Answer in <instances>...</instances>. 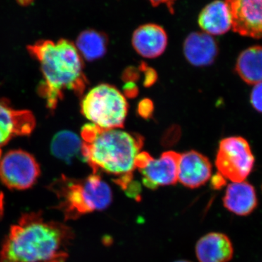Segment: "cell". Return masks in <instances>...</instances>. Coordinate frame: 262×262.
Wrapping results in <instances>:
<instances>
[{"label": "cell", "instance_id": "1", "mask_svg": "<svg viewBox=\"0 0 262 262\" xmlns=\"http://www.w3.org/2000/svg\"><path fill=\"white\" fill-rule=\"evenodd\" d=\"M82 157L92 168L113 177V181L129 195L136 196L133 187L135 160L141 152L144 139L118 129H103L93 123L81 130Z\"/></svg>", "mask_w": 262, "mask_h": 262}, {"label": "cell", "instance_id": "2", "mask_svg": "<svg viewBox=\"0 0 262 262\" xmlns=\"http://www.w3.org/2000/svg\"><path fill=\"white\" fill-rule=\"evenodd\" d=\"M75 238L69 226L45 220L42 212L24 213L10 227L0 249V262H48L69 256Z\"/></svg>", "mask_w": 262, "mask_h": 262}, {"label": "cell", "instance_id": "3", "mask_svg": "<svg viewBox=\"0 0 262 262\" xmlns=\"http://www.w3.org/2000/svg\"><path fill=\"white\" fill-rule=\"evenodd\" d=\"M27 50L40 65L42 80L38 94L48 110L54 111L67 91L82 96L89 82L84 75L83 58L72 41L39 40Z\"/></svg>", "mask_w": 262, "mask_h": 262}, {"label": "cell", "instance_id": "4", "mask_svg": "<svg viewBox=\"0 0 262 262\" xmlns=\"http://www.w3.org/2000/svg\"><path fill=\"white\" fill-rule=\"evenodd\" d=\"M48 189L56 194L58 203L53 208L61 212L65 221L76 220L88 213L106 209L113 199L110 185L97 173L82 179L62 175Z\"/></svg>", "mask_w": 262, "mask_h": 262}, {"label": "cell", "instance_id": "5", "mask_svg": "<svg viewBox=\"0 0 262 262\" xmlns=\"http://www.w3.org/2000/svg\"><path fill=\"white\" fill-rule=\"evenodd\" d=\"M128 104L124 95L108 84L90 90L81 102V113L94 125L103 129L122 128Z\"/></svg>", "mask_w": 262, "mask_h": 262}, {"label": "cell", "instance_id": "6", "mask_svg": "<svg viewBox=\"0 0 262 262\" xmlns=\"http://www.w3.org/2000/svg\"><path fill=\"white\" fill-rule=\"evenodd\" d=\"M255 159L244 138L232 136L220 141L215 158L219 173L232 182H242L251 173Z\"/></svg>", "mask_w": 262, "mask_h": 262}, {"label": "cell", "instance_id": "7", "mask_svg": "<svg viewBox=\"0 0 262 262\" xmlns=\"http://www.w3.org/2000/svg\"><path fill=\"white\" fill-rule=\"evenodd\" d=\"M40 173V167L34 157L24 150H11L0 159V181L8 189H30Z\"/></svg>", "mask_w": 262, "mask_h": 262}, {"label": "cell", "instance_id": "8", "mask_svg": "<svg viewBox=\"0 0 262 262\" xmlns=\"http://www.w3.org/2000/svg\"><path fill=\"white\" fill-rule=\"evenodd\" d=\"M180 157L179 153L168 151L156 160L145 151L139 153L136 158L135 167L142 175L144 185L156 189L177 184Z\"/></svg>", "mask_w": 262, "mask_h": 262}, {"label": "cell", "instance_id": "9", "mask_svg": "<svg viewBox=\"0 0 262 262\" xmlns=\"http://www.w3.org/2000/svg\"><path fill=\"white\" fill-rule=\"evenodd\" d=\"M232 29L244 37L262 38V0H225Z\"/></svg>", "mask_w": 262, "mask_h": 262}, {"label": "cell", "instance_id": "10", "mask_svg": "<svg viewBox=\"0 0 262 262\" xmlns=\"http://www.w3.org/2000/svg\"><path fill=\"white\" fill-rule=\"evenodd\" d=\"M36 126L34 114L15 110L0 98V149L17 136H29Z\"/></svg>", "mask_w": 262, "mask_h": 262}, {"label": "cell", "instance_id": "11", "mask_svg": "<svg viewBox=\"0 0 262 262\" xmlns=\"http://www.w3.org/2000/svg\"><path fill=\"white\" fill-rule=\"evenodd\" d=\"M211 162L196 151L181 155L179 163L178 182L184 187L196 189L208 182L211 177Z\"/></svg>", "mask_w": 262, "mask_h": 262}, {"label": "cell", "instance_id": "12", "mask_svg": "<svg viewBox=\"0 0 262 262\" xmlns=\"http://www.w3.org/2000/svg\"><path fill=\"white\" fill-rule=\"evenodd\" d=\"M132 45L134 50L144 58H158L166 49L168 35L161 26L143 24L134 31Z\"/></svg>", "mask_w": 262, "mask_h": 262}, {"label": "cell", "instance_id": "13", "mask_svg": "<svg viewBox=\"0 0 262 262\" xmlns=\"http://www.w3.org/2000/svg\"><path fill=\"white\" fill-rule=\"evenodd\" d=\"M183 49L187 61L195 67L211 65L219 53L214 38L204 32L189 34L184 40Z\"/></svg>", "mask_w": 262, "mask_h": 262}, {"label": "cell", "instance_id": "14", "mask_svg": "<svg viewBox=\"0 0 262 262\" xmlns=\"http://www.w3.org/2000/svg\"><path fill=\"white\" fill-rule=\"evenodd\" d=\"M195 253L199 262H229L233 257V245L225 234L211 232L198 241Z\"/></svg>", "mask_w": 262, "mask_h": 262}, {"label": "cell", "instance_id": "15", "mask_svg": "<svg viewBox=\"0 0 262 262\" xmlns=\"http://www.w3.org/2000/svg\"><path fill=\"white\" fill-rule=\"evenodd\" d=\"M224 206L234 214L247 216L258 206V198L252 184L247 182L229 184L223 198Z\"/></svg>", "mask_w": 262, "mask_h": 262}, {"label": "cell", "instance_id": "16", "mask_svg": "<svg viewBox=\"0 0 262 262\" xmlns=\"http://www.w3.org/2000/svg\"><path fill=\"white\" fill-rule=\"evenodd\" d=\"M198 24L204 33L211 36L228 32L232 28V17L225 1L214 0L207 5L200 13Z\"/></svg>", "mask_w": 262, "mask_h": 262}, {"label": "cell", "instance_id": "17", "mask_svg": "<svg viewBox=\"0 0 262 262\" xmlns=\"http://www.w3.org/2000/svg\"><path fill=\"white\" fill-rule=\"evenodd\" d=\"M235 71L241 79L249 84L262 82V46H252L239 54Z\"/></svg>", "mask_w": 262, "mask_h": 262}, {"label": "cell", "instance_id": "18", "mask_svg": "<svg viewBox=\"0 0 262 262\" xmlns=\"http://www.w3.org/2000/svg\"><path fill=\"white\" fill-rule=\"evenodd\" d=\"M108 41L104 33L86 29L79 34L75 46L82 58L93 61L104 56L107 51Z\"/></svg>", "mask_w": 262, "mask_h": 262}, {"label": "cell", "instance_id": "19", "mask_svg": "<svg viewBox=\"0 0 262 262\" xmlns=\"http://www.w3.org/2000/svg\"><path fill=\"white\" fill-rule=\"evenodd\" d=\"M82 139L77 134L70 130H62L53 136L51 151L58 159L70 162L80 155L82 156Z\"/></svg>", "mask_w": 262, "mask_h": 262}, {"label": "cell", "instance_id": "20", "mask_svg": "<svg viewBox=\"0 0 262 262\" xmlns=\"http://www.w3.org/2000/svg\"><path fill=\"white\" fill-rule=\"evenodd\" d=\"M251 103L256 111L262 113V82L256 84L251 91Z\"/></svg>", "mask_w": 262, "mask_h": 262}, {"label": "cell", "instance_id": "21", "mask_svg": "<svg viewBox=\"0 0 262 262\" xmlns=\"http://www.w3.org/2000/svg\"><path fill=\"white\" fill-rule=\"evenodd\" d=\"M150 4L153 7H158L161 5H165L168 8L170 13H174V5L177 0H148Z\"/></svg>", "mask_w": 262, "mask_h": 262}, {"label": "cell", "instance_id": "22", "mask_svg": "<svg viewBox=\"0 0 262 262\" xmlns=\"http://www.w3.org/2000/svg\"><path fill=\"white\" fill-rule=\"evenodd\" d=\"M139 113L144 117H147L151 113V101L146 100L143 101L139 104Z\"/></svg>", "mask_w": 262, "mask_h": 262}, {"label": "cell", "instance_id": "23", "mask_svg": "<svg viewBox=\"0 0 262 262\" xmlns=\"http://www.w3.org/2000/svg\"><path fill=\"white\" fill-rule=\"evenodd\" d=\"M226 184V179L223 176L221 175L220 173L213 177L212 179V186L215 189H221Z\"/></svg>", "mask_w": 262, "mask_h": 262}, {"label": "cell", "instance_id": "24", "mask_svg": "<svg viewBox=\"0 0 262 262\" xmlns=\"http://www.w3.org/2000/svg\"><path fill=\"white\" fill-rule=\"evenodd\" d=\"M34 1V0H16V2L18 3L19 5L24 7L29 6V5L32 4Z\"/></svg>", "mask_w": 262, "mask_h": 262}, {"label": "cell", "instance_id": "25", "mask_svg": "<svg viewBox=\"0 0 262 262\" xmlns=\"http://www.w3.org/2000/svg\"><path fill=\"white\" fill-rule=\"evenodd\" d=\"M67 258H68V256H63V257L56 258V259H53L48 262H66Z\"/></svg>", "mask_w": 262, "mask_h": 262}, {"label": "cell", "instance_id": "26", "mask_svg": "<svg viewBox=\"0 0 262 262\" xmlns=\"http://www.w3.org/2000/svg\"><path fill=\"white\" fill-rule=\"evenodd\" d=\"M174 262H192V261H187V260H179V261H174Z\"/></svg>", "mask_w": 262, "mask_h": 262}, {"label": "cell", "instance_id": "27", "mask_svg": "<svg viewBox=\"0 0 262 262\" xmlns=\"http://www.w3.org/2000/svg\"><path fill=\"white\" fill-rule=\"evenodd\" d=\"M1 149H0V159H1Z\"/></svg>", "mask_w": 262, "mask_h": 262}, {"label": "cell", "instance_id": "28", "mask_svg": "<svg viewBox=\"0 0 262 262\" xmlns=\"http://www.w3.org/2000/svg\"><path fill=\"white\" fill-rule=\"evenodd\" d=\"M261 191H262V185H261Z\"/></svg>", "mask_w": 262, "mask_h": 262}]
</instances>
